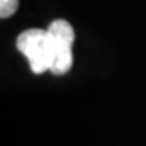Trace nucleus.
Masks as SVG:
<instances>
[{
    "label": "nucleus",
    "instance_id": "nucleus-1",
    "mask_svg": "<svg viewBox=\"0 0 146 146\" xmlns=\"http://www.w3.org/2000/svg\"><path fill=\"white\" fill-rule=\"evenodd\" d=\"M16 47L29 62L33 73L41 75L44 72H50L52 67V49L47 29L31 28L23 31L16 39Z\"/></svg>",
    "mask_w": 146,
    "mask_h": 146
},
{
    "label": "nucleus",
    "instance_id": "nucleus-2",
    "mask_svg": "<svg viewBox=\"0 0 146 146\" xmlns=\"http://www.w3.org/2000/svg\"><path fill=\"white\" fill-rule=\"evenodd\" d=\"M50 49H52V67L50 72L54 75L67 73L73 65L72 47L75 41L73 26L65 20H55L47 28Z\"/></svg>",
    "mask_w": 146,
    "mask_h": 146
},
{
    "label": "nucleus",
    "instance_id": "nucleus-3",
    "mask_svg": "<svg viewBox=\"0 0 146 146\" xmlns=\"http://www.w3.org/2000/svg\"><path fill=\"white\" fill-rule=\"evenodd\" d=\"M20 0H0V16L2 18H8L18 10Z\"/></svg>",
    "mask_w": 146,
    "mask_h": 146
}]
</instances>
